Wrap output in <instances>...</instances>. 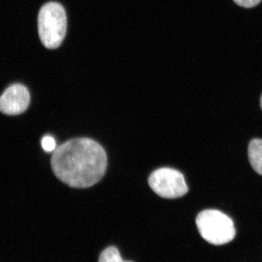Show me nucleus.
Returning a JSON list of instances; mask_svg holds the SVG:
<instances>
[{
	"mask_svg": "<svg viewBox=\"0 0 262 262\" xmlns=\"http://www.w3.org/2000/svg\"><path fill=\"white\" fill-rule=\"evenodd\" d=\"M248 158L253 170L262 176V140L253 139L248 146Z\"/></svg>",
	"mask_w": 262,
	"mask_h": 262,
	"instance_id": "nucleus-6",
	"label": "nucleus"
},
{
	"mask_svg": "<svg viewBox=\"0 0 262 262\" xmlns=\"http://www.w3.org/2000/svg\"><path fill=\"white\" fill-rule=\"evenodd\" d=\"M107 167L106 151L96 141L77 138L58 146L51 158L56 177L71 187L88 188L97 184Z\"/></svg>",
	"mask_w": 262,
	"mask_h": 262,
	"instance_id": "nucleus-1",
	"label": "nucleus"
},
{
	"mask_svg": "<svg viewBox=\"0 0 262 262\" xmlns=\"http://www.w3.org/2000/svg\"><path fill=\"white\" fill-rule=\"evenodd\" d=\"M42 146L43 149L48 152L56 150V141L51 136H46L42 139Z\"/></svg>",
	"mask_w": 262,
	"mask_h": 262,
	"instance_id": "nucleus-8",
	"label": "nucleus"
},
{
	"mask_svg": "<svg viewBox=\"0 0 262 262\" xmlns=\"http://www.w3.org/2000/svg\"><path fill=\"white\" fill-rule=\"evenodd\" d=\"M38 32L43 46L56 49L63 42L67 29V14L61 4L51 2L43 5L37 19Z\"/></svg>",
	"mask_w": 262,
	"mask_h": 262,
	"instance_id": "nucleus-2",
	"label": "nucleus"
},
{
	"mask_svg": "<svg viewBox=\"0 0 262 262\" xmlns=\"http://www.w3.org/2000/svg\"><path fill=\"white\" fill-rule=\"evenodd\" d=\"M196 225L202 237L211 244L219 246L228 244L235 236L232 220L216 210L201 212L196 216Z\"/></svg>",
	"mask_w": 262,
	"mask_h": 262,
	"instance_id": "nucleus-3",
	"label": "nucleus"
},
{
	"mask_svg": "<svg viewBox=\"0 0 262 262\" xmlns=\"http://www.w3.org/2000/svg\"><path fill=\"white\" fill-rule=\"evenodd\" d=\"M149 187L158 195L168 199L185 195L188 187L184 176L179 170L163 168L155 170L148 179Z\"/></svg>",
	"mask_w": 262,
	"mask_h": 262,
	"instance_id": "nucleus-4",
	"label": "nucleus"
},
{
	"mask_svg": "<svg viewBox=\"0 0 262 262\" xmlns=\"http://www.w3.org/2000/svg\"><path fill=\"white\" fill-rule=\"evenodd\" d=\"M236 4L245 8H251L261 3V0H233Z\"/></svg>",
	"mask_w": 262,
	"mask_h": 262,
	"instance_id": "nucleus-9",
	"label": "nucleus"
},
{
	"mask_svg": "<svg viewBox=\"0 0 262 262\" xmlns=\"http://www.w3.org/2000/svg\"><path fill=\"white\" fill-rule=\"evenodd\" d=\"M260 103H261V108L262 110V95H261V101H260Z\"/></svg>",
	"mask_w": 262,
	"mask_h": 262,
	"instance_id": "nucleus-10",
	"label": "nucleus"
},
{
	"mask_svg": "<svg viewBox=\"0 0 262 262\" xmlns=\"http://www.w3.org/2000/svg\"><path fill=\"white\" fill-rule=\"evenodd\" d=\"M29 103L28 89L24 84H14L0 96V112L8 115H20L28 108Z\"/></svg>",
	"mask_w": 262,
	"mask_h": 262,
	"instance_id": "nucleus-5",
	"label": "nucleus"
},
{
	"mask_svg": "<svg viewBox=\"0 0 262 262\" xmlns=\"http://www.w3.org/2000/svg\"><path fill=\"white\" fill-rule=\"evenodd\" d=\"M98 262H133L122 259L120 251L116 247L111 246L106 248L100 255Z\"/></svg>",
	"mask_w": 262,
	"mask_h": 262,
	"instance_id": "nucleus-7",
	"label": "nucleus"
}]
</instances>
